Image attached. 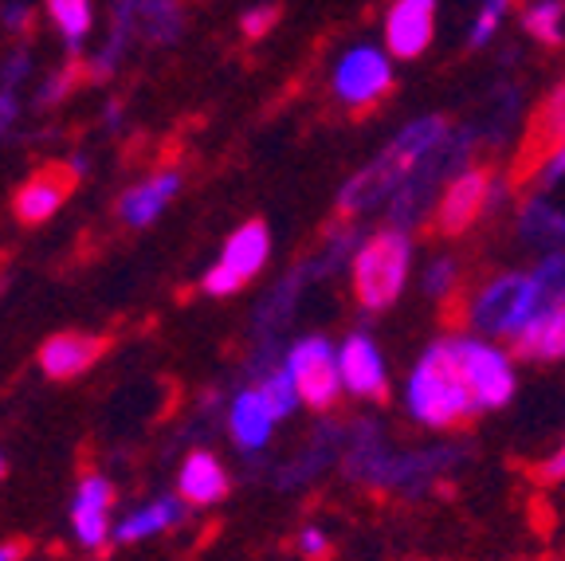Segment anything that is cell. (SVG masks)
<instances>
[{
	"mask_svg": "<svg viewBox=\"0 0 565 561\" xmlns=\"http://www.w3.org/2000/svg\"><path fill=\"white\" fill-rule=\"evenodd\" d=\"M448 134H451V123L444 115H424V118H416V123H408L397 138L381 149L377 161L358 169V173L342 184L338 212H342V216H362V212L393 201V197L405 189L408 177L424 166V158H428Z\"/></svg>",
	"mask_w": 565,
	"mask_h": 561,
	"instance_id": "1",
	"label": "cell"
},
{
	"mask_svg": "<svg viewBox=\"0 0 565 561\" xmlns=\"http://www.w3.org/2000/svg\"><path fill=\"white\" fill-rule=\"evenodd\" d=\"M405 413L428 432H456L479 413L451 338H440L416 358L405 385Z\"/></svg>",
	"mask_w": 565,
	"mask_h": 561,
	"instance_id": "2",
	"label": "cell"
},
{
	"mask_svg": "<svg viewBox=\"0 0 565 561\" xmlns=\"http://www.w3.org/2000/svg\"><path fill=\"white\" fill-rule=\"evenodd\" d=\"M413 275V240L401 229H381L353 252L350 287L353 298L365 310H388L405 295V283Z\"/></svg>",
	"mask_w": 565,
	"mask_h": 561,
	"instance_id": "3",
	"label": "cell"
},
{
	"mask_svg": "<svg viewBox=\"0 0 565 561\" xmlns=\"http://www.w3.org/2000/svg\"><path fill=\"white\" fill-rule=\"evenodd\" d=\"M542 315L539 287L530 272H503L471 290L468 298V326L483 338H519L534 318Z\"/></svg>",
	"mask_w": 565,
	"mask_h": 561,
	"instance_id": "4",
	"label": "cell"
},
{
	"mask_svg": "<svg viewBox=\"0 0 565 561\" xmlns=\"http://www.w3.org/2000/svg\"><path fill=\"white\" fill-rule=\"evenodd\" d=\"M471 146H476V130H451L448 138H444L440 146L424 158V166L408 177L405 189L393 197V204H388V220H393V229L408 232V229H416V224H424V220L433 216L436 212V189L444 193L451 177L468 169Z\"/></svg>",
	"mask_w": 565,
	"mask_h": 561,
	"instance_id": "5",
	"label": "cell"
},
{
	"mask_svg": "<svg viewBox=\"0 0 565 561\" xmlns=\"http://www.w3.org/2000/svg\"><path fill=\"white\" fill-rule=\"evenodd\" d=\"M451 350L463 369V381L471 389V401H476L479 413H494V409H507L519 393V373H514V358L507 350H499L494 342H483L476 334H456L451 338Z\"/></svg>",
	"mask_w": 565,
	"mask_h": 561,
	"instance_id": "6",
	"label": "cell"
},
{
	"mask_svg": "<svg viewBox=\"0 0 565 561\" xmlns=\"http://www.w3.org/2000/svg\"><path fill=\"white\" fill-rule=\"evenodd\" d=\"M565 146V80L530 110L526 126H522L519 149H514L507 181L511 189H526L542 177V169L554 161V154Z\"/></svg>",
	"mask_w": 565,
	"mask_h": 561,
	"instance_id": "7",
	"label": "cell"
},
{
	"mask_svg": "<svg viewBox=\"0 0 565 561\" xmlns=\"http://www.w3.org/2000/svg\"><path fill=\"white\" fill-rule=\"evenodd\" d=\"M330 91L345 110L365 115L377 103H385L393 91V55L377 44L345 47L334 63V75H330Z\"/></svg>",
	"mask_w": 565,
	"mask_h": 561,
	"instance_id": "8",
	"label": "cell"
},
{
	"mask_svg": "<svg viewBox=\"0 0 565 561\" xmlns=\"http://www.w3.org/2000/svg\"><path fill=\"white\" fill-rule=\"evenodd\" d=\"M271 260V232H267L264 220H247L224 240V252H221V264H212L204 272V295L212 298H228L236 290H244L247 283L256 279L259 272L267 267Z\"/></svg>",
	"mask_w": 565,
	"mask_h": 561,
	"instance_id": "9",
	"label": "cell"
},
{
	"mask_svg": "<svg viewBox=\"0 0 565 561\" xmlns=\"http://www.w3.org/2000/svg\"><path fill=\"white\" fill-rule=\"evenodd\" d=\"M282 369L291 373L295 389H299V401L310 404L315 413H327L334 409L338 396H342V366H338V350L327 338H302L291 346Z\"/></svg>",
	"mask_w": 565,
	"mask_h": 561,
	"instance_id": "10",
	"label": "cell"
},
{
	"mask_svg": "<svg viewBox=\"0 0 565 561\" xmlns=\"http://www.w3.org/2000/svg\"><path fill=\"white\" fill-rule=\"evenodd\" d=\"M494 197V169L491 166H468L463 173H456L448 181V189L440 193L433 212V229L444 240H456L463 232H471L479 224V216L487 212Z\"/></svg>",
	"mask_w": 565,
	"mask_h": 561,
	"instance_id": "11",
	"label": "cell"
},
{
	"mask_svg": "<svg viewBox=\"0 0 565 561\" xmlns=\"http://www.w3.org/2000/svg\"><path fill=\"white\" fill-rule=\"evenodd\" d=\"M110 507H115V483L106 475H83L71 499V530L75 542L90 553H103L115 542V527H110Z\"/></svg>",
	"mask_w": 565,
	"mask_h": 561,
	"instance_id": "12",
	"label": "cell"
},
{
	"mask_svg": "<svg viewBox=\"0 0 565 561\" xmlns=\"http://www.w3.org/2000/svg\"><path fill=\"white\" fill-rule=\"evenodd\" d=\"M436 40V0H393L385 12V52L393 60H420Z\"/></svg>",
	"mask_w": 565,
	"mask_h": 561,
	"instance_id": "13",
	"label": "cell"
},
{
	"mask_svg": "<svg viewBox=\"0 0 565 561\" xmlns=\"http://www.w3.org/2000/svg\"><path fill=\"white\" fill-rule=\"evenodd\" d=\"M342 366V389L362 401H385L388 396V366L370 334H350L338 350Z\"/></svg>",
	"mask_w": 565,
	"mask_h": 561,
	"instance_id": "14",
	"label": "cell"
},
{
	"mask_svg": "<svg viewBox=\"0 0 565 561\" xmlns=\"http://www.w3.org/2000/svg\"><path fill=\"white\" fill-rule=\"evenodd\" d=\"M275 424H279V416H275L264 389L252 385L244 393H236V401L228 409V432L239 452H264L275 436Z\"/></svg>",
	"mask_w": 565,
	"mask_h": 561,
	"instance_id": "15",
	"label": "cell"
},
{
	"mask_svg": "<svg viewBox=\"0 0 565 561\" xmlns=\"http://www.w3.org/2000/svg\"><path fill=\"white\" fill-rule=\"evenodd\" d=\"M106 342L95 334H55L40 346V369L52 381H71L87 373L98 358H103Z\"/></svg>",
	"mask_w": 565,
	"mask_h": 561,
	"instance_id": "16",
	"label": "cell"
},
{
	"mask_svg": "<svg viewBox=\"0 0 565 561\" xmlns=\"http://www.w3.org/2000/svg\"><path fill=\"white\" fill-rule=\"evenodd\" d=\"M232 479H228V467L216 459V452H189L185 464H181V475H177V491L189 507H216V502L228 495Z\"/></svg>",
	"mask_w": 565,
	"mask_h": 561,
	"instance_id": "17",
	"label": "cell"
},
{
	"mask_svg": "<svg viewBox=\"0 0 565 561\" xmlns=\"http://www.w3.org/2000/svg\"><path fill=\"white\" fill-rule=\"evenodd\" d=\"M177 193H181V169H161V173L134 184L130 193L118 201V216H122V224H130V229H146V224H153V220L173 204Z\"/></svg>",
	"mask_w": 565,
	"mask_h": 561,
	"instance_id": "18",
	"label": "cell"
},
{
	"mask_svg": "<svg viewBox=\"0 0 565 561\" xmlns=\"http://www.w3.org/2000/svg\"><path fill=\"white\" fill-rule=\"evenodd\" d=\"M71 184L75 181L63 169H44V173L28 177L17 189V201H12L17 220L20 224H44L47 216H55L63 209V201L71 197Z\"/></svg>",
	"mask_w": 565,
	"mask_h": 561,
	"instance_id": "19",
	"label": "cell"
},
{
	"mask_svg": "<svg viewBox=\"0 0 565 561\" xmlns=\"http://www.w3.org/2000/svg\"><path fill=\"white\" fill-rule=\"evenodd\" d=\"M189 518V502L181 495H161V499L146 502V507H134L130 515L115 527V542L130 546V542H146L153 534H166L177 530Z\"/></svg>",
	"mask_w": 565,
	"mask_h": 561,
	"instance_id": "20",
	"label": "cell"
},
{
	"mask_svg": "<svg viewBox=\"0 0 565 561\" xmlns=\"http://www.w3.org/2000/svg\"><path fill=\"white\" fill-rule=\"evenodd\" d=\"M514 358L519 361H562L565 358V307L542 310L526 330L514 338Z\"/></svg>",
	"mask_w": 565,
	"mask_h": 561,
	"instance_id": "21",
	"label": "cell"
},
{
	"mask_svg": "<svg viewBox=\"0 0 565 561\" xmlns=\"http://www.w3.org/2000/svg\"><path fill=\"white\" fill-rule=\"evenodd\" d=\"M519 236L534 247H554L557 252L565 244V209L550 204L546 197L526 201L519 212Z\"/></svg>",
	"mask_w": 565,
	"mask_h": 561,
	"instance_id": "22",
	"label": "cell"
},
{
	"mask_svg": "<svg viewBox=\"0 0 565 561\" xmlns=\"http://www.w3.org/2000/svg\"><path fill=\"white\" fill-rule=\"evenodd\" d=\"M565 4L562 0H534L526 12H522V28L530 32V40H539L542 47H562L565 40Z\"/></svg>",
	"mask_w": 565,
	"mask_h": 561,
	"instance_id": "23",
	"label": "cell"
},
{
	"mask_svg": "<svg viewBox=\"0 0 565 561\" xmlns=\"http://www.w3.org/2000/svg\"><path fill=\"white\" fill-rule=\"evenodd\" d=\"M534 287H539V303L542 310H554L565 307V247L550 252L539 267H534Z\"/></svg>",
	"mask_w": 565,
	"mask_h": 561,
	"instance_id": "24",
	"label": "cell"
},
{
	"mask_svg": "<svg viewBox=\"0 0 565 561\" xmlns=\"http://www.w3.org/2000/svg\"><path fill=\"white\" fill-rule=\"evenodd\" d=\"M47 12L67 44H79L90 32V0H47Z\"/></svg>",
	"mask_w": 565,
	"mask_h": 561,
	"instance_id": "25",
	"label": "cell"
},
{
	"mask_svg": "<svg viewBox=\"0 0 565 561\" xmlns=\"http://www.w3.org/2000/svg\"><path fill=\"white\" fill-rule=\"evenodd\" d=\"M259 389H264V396L271 401V409H275V416L279 421H287V416L299 409V389H295V381H291V373L287 369H275V373H267L264 381H259Z\"/></svg>",
	"mask_w": 565,
	"mask_h": 561,
	"instance_id": "26",
	"label": "cell"
},
{
	"mask_svg": "<svg viewBox=\"0 0 565 561\" xmlns=\"http://www.w3.org/2000/svg\"><path fill=\"white\" fill-rule=\"evenodd\" d=\"M507 12H511V0H483V4H479V17H476V24H471V35H468L471 52H479V47L491 44Z\"/></svg>",
	"mask_w": 565,
	"mask_h": 561,
	"instance_id": "27",
	"label": "cell"
},
{
	"mask_svg": "<svg viewBox=\"0 0 565 561\" xmlns=\"http://www.w3.org/2000/svg\"><path fill=\"white\" fill-rule=\"evenodd\" d=\"M295 546H299V553L307 561H327L330 553H334V542H330V534L322 527H315V522H307V527L299 530Z\"/></svg>",
	"mask_w": 565,
	"mask_h": 561,
	"instance_id": "28",
	"label": "cell"
},
{
	"mask_svg": "<svg viewBox=\"0 0 565 561\" xmlns=\"http://www.w3.org/2000/svg\"><path fill=\"white\" fill-rule=\"evenodd\" d=\"M456 275H459V267H456V260H436L433 267H428V275H424V290L428 295H436V298H448L451 295V287H456Z\"/></svg>",
	"mask_w": 565,
	"mask_h": 561,
	"instance_id": "29",
	"label": "cell"
},
{
	"mask_svg": "<svg viewBox=\"0 0 565 561\" xmlns=\"http://www.w3.org/2000/svg\"><path fill=\"white\" fill-rule=\"evenodd\" d=\"M275 20H279V9H275V4H256V9H247L244 17H239V32H244L247 40H259V35L271 32Z\"/></svg>",
	"mask_w": 565,
	"mask_h": 561,
	"instance_id": "30",
	"label": "cell"
},
{
	"mask_svg": "<svg viewBox=\"0 0 565 561\" xmlns=\"http://www.w3.org/2000/svg\"><path fill=\"white\" fill-rule=\"evenodd\" d=\"M539 479L542 483H565V436H562V444H557L554 452H550V456L542 459Z\"/></svg>",
	"mask_w": 565,
	"mask_h": 561,
	"instance_id": "31",
	"label": "cell"
},
{
	"mask_svg": "<svg viewBox=\"0 0 565 561\" xmlns=\"http://www.w3.org/2000/svg\"><path fill=\"white\" fill-rule=\"evenodd\" d=\"M562 177H565V146L557 149L554 161H550V166L542 169V177H539V181H534V184H539V189H550V184H557V181H562Z\"/></svg>",
	"mask_w": 565,
	"mask_h": 561,
	"instance_id": "32",
	"label": "cell"
},
{
	"mask_svg": "<svg viewBox=\"0 0 565 561\" xmlns=\"http://www.w3.org/2000/svg\"><path fill=\"white\" fill-rule=\"evenodd\" d=\"M24 558V542H0V561H20Z\"/></svg>",
	"mask_w": 565,
	"mask_h": 561,
	"instance_id": "33",
	"label": "cell"
},
{
	"mask_svg": "<svg viewBox=\"0 0 565 561\" xmlns=\"http://www.w3.org/2000/svg\"><path fill=\"white\" fill-rule=\"evenodd\" d=\"M9 24H24V9H9Z\"/></svg>",
	"mask_w": 565,
	"mask_h": 561,
	"instance_id": "34",
	"label": "cell"
},
{
	"mask_svg": "<svg viewBox=\"0 0 565 561\" xmlns=\"http://www.w3.org/2000/svg\"><path fill=\"white\" fill-rule=\"evenodd\" d=\"M4 472H9V467H4V456H0V479H4Z\"/></svg>",
	"mask_w": 565,
	"mask_h": 561,
	"instance_id": "35",
	"label": "cell"
}]
</instances>
